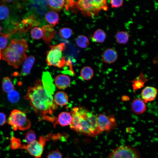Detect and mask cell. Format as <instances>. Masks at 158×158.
Wrapping results in <instances>:
<instances>
[{"instance_id": "cell-1", "label": "cell", "mask_w": 158, "mask_h": 158, "mask_svg": "<svg viewBox=\"0 0 158 158\" xmlns=\"http://www.w3.org/2000/svg\"><path fill=\"white\" fill-rule=\"evenodd\" d=\"M50 75L45 73L42 80H37L33 86L29 87L24 99L29 101L41 120L51 122L55 126L57 118L53 114L58 107L52 95L54 88Z\"/></svg>"}, {"instance_id": "cell-2", "label": "cell", "mask_w": 158, "mask_h": 158, "mask_svg": "<svg viewBox=\"0 0 158 158\" xmlns=\"http://www.w3.org/2000/svg\"><path fill=\"white\" fill-rule=\"evenodd\" d=\"M72 120L70 128L76 132L94 137L102 133L97 122V116L92 112L81 107L73 108L70 112Z\"/></svg>"}, {"instance_id": "cell-3", "label": "cell", "mask_w": 158, "mask_h": 158, "mask_svg": "<svg viewBox=\"0 0 158 158\" xmlns=\"http://www.w3.org/2000/svg\"><path fill=\"white\" fill-rule=\"evenodd\" d=\"M28 48L25 39H13L2 51L1 59L9 65L17 69L26 59V53Z\"/></svg>"}, {"instance_id": "cell-4", "label": "cell", "mask_w": 158, "mask_h": 158, "mask_svg": "<svg viewBox=\"0 0 158 158\" xmlns=\"http://www.w3.org/2000/svg\"><path fill=\"white\" fill-rule=\"evenodd\" d=\"M76 6L83 14L89 16L97 14L102 10L108 9L107 2L104 0H80L75 1Z\"/></svg>"}, {"instance_id": "cell-5", "label": "cell", "mask_w": 158, "mask_h": 158, "mask_svg": "<svg viewBox=\"0 0 158 158\" xmlns=\"http://www.w3.org/2000/svg\"><path fill=\"white\" fill-rule=\"evenodd\" d=\"M50 49L47 52L46 61L50 66L61 68L66 63L62 52L65 49V45L62 43L55 45H50Z\"/></svg>"}, {"instance_id": "cell-6", "label": "cell", "mask_w": 158, "mask_h": 158, "mask_svg": "<svg viewBox=\"0 0 158 158\" xmlns=\"http://www.w3.org/2000/svg\"><path fill=\"white\" fill-rule=\"evenodd\" d=\"M7 122L15 131L25 130L29 129L31 126V122L27 118L26 114L16 109L11 111Z\"/></svg>"}, {"instance_id": "cell-7", "label": "cell", "mask_w": 158, "mask_h": 158, "mask_svg": "<svg viewBox=\"0 0 158 158\" xmlns=\"http://www.w3.org/2000/svg\"><path fill=\"white\" fill-rule=\"evenodd\" d=\"M109 158H141L138 150L129 145L119 146L112 150Z\"/></svg>"}, {"instance_id": "cell-8", "label": "cell", "mask_w": 158, "mask_h": 158, "mask_svg": "<svg viewBox=\"0 0 158 158\" xmlns=\"http://www.w3.org/2000/svg\"><path fill=\"white\" fill-rule=\"evenodd\" d=\"M47 138L45 136H41L38 140H36L26 145H22L20 148L26 150L35 158H40L43 153Z\"/></svg>"}, {"instance_id": "cell-9", "label": "cell", "mask_w": 158, "mask_h": 158, "mask_svg": "<svg viewBox=\"0 0 158 158\" xmlns=\"http://www.w3.org/2000/svg\"><path fill=\"white\" fill-rule=\"evenodd\" d=\"M98 127L102 132L109 131L114 129L117 124L114 116H108L104 114H100L97 116Z\"/></svg>"}, {"instance_id": "cell-10", "label": "cell", "mask_w": 158, "mask_h": 158, "mask_svg": "<svg viewBox=\"0 0 158 158\" xmlns=\"http://www.w3.org/2000/svg\"><path fill=\"white\" fill-rule=\"evenodd\" d=\"M157 93V90L155 87L147 86L142 90L141 93V97L145 103L151 101L155 98Z\"/></svg>"}, {"instance_id": "cell-11", "label": "cell", "mask_w": 158, "mask_h": 158, "mask_svg": "<svg viewBox=\"0 0 158 158\" xmlns=\"http://www.w3.org/2000/svg\"><path fill=\"white\" fill-rule=\"evenodd\" d=\"M102 57L104 62L108 64L113 63L115 62L118 59V53L114 49L112 48H109L104 51Z\"/></svg>"}, {"instance_id": "cell-12", "label": "cell", "mask_w": 158, "mask_h": 158, "mask_svg": "<svg viewBox=\"0 0 158 158\" xmlns=\"http://www.w3.org/2000/svg\"><path fill=\"white\" fill-rule=\"evenodd\" d=\"M54 83L58 89H63L69 86L71 83V79L67 75L60 74L55 77Z\"/></svg>"}, {"instance_id": "cell-13", "label": "cell", "mask_w": 158, "mask_h": 158, "mask_svg": "<svg viewBox=\"0 0 158 158\" xmlns=\"http://www.w3.org/2000/svg\"><path fill=\"white\" fill-rule=\"evenodd\" d=\"M131 108L135 114L139 115L144 112L146 109V107L142 99L137 98L134 99L132 101Z\"/></svg>"}, {"instance_id": "cell-14", "label": "cell", "mask_w": 158, "mask_h": 158, "mask_svg": "<svg viewBox=\"0 0 158 158\" xmlns=\"http://www.w3.org/2000/svg\"><path fill=\"white\" fill-rule=\"evenodd\" d=\"M42 29L44 33L43 39L45 42L49 44L55 36V30L52 25H49L43 26Z\"/></svg>"}, {"instance_id": "cell-15", "label": "cell", "mask_w": 158, "mask_h": 158, "mask_svg": "<svg viewBox=\"0 0 158 158\" xmlns=\"http://www.w3.org/2000/svg\"><path fill=\"white\" fill-rule=\"evenodd\" d=\"M22 23L23 26L20 30L25 32L27 31L34 26L38 25L40 23L35 16H31L23 19Z\"/></svg>"}, {"instance_id": "cell-16", "label": "cell", "mask_w": 158, "mask_h": 158, "mask_svg": "<svg viewBox=\"0 0 158 158\" xmlns=\"http://www.w3.org/2000/svg\"><path fill=\"white\" fill-rule=\"evenodd\" d=\"M35 60L34 56L32 55L26 58L23 63L21 71V73L22 75L26 76L29 74Z\"/></svg>"}, {"instance_id": "cell-17", "label": "cell", "mask_w": 158, "mask_h": 158, "mask_svg": "<svg viewBox=\"0 0 158 158\" xmlns=\"http://www.w3.org/2000/svg\"><path fill=\"white\" fill-rule=\"evenodd\" d=\"M72 120V116L70 113L62 112L59 115L57 119L56 124L65 126L70 125Z\"/></svg>"}, {"instance_id": "cell-18", "label": "cell", "mask_w": 158, "mask_h": 158, "mask_svg": "<svg viewBox=\"0 0 158 158\" xmlns=\"http://www.w3.org/2000/svg\"><path fill=\"white\" fill-rule=\"evenodd\" d=\"M54 100L56 105L63 106L66 105L67 103L68 97L65 92L59 91L55 94L54 97Z\"/></svg>"}, {"instance_id": "cell-19", "label": "cell", "mask_w": 158, "mask_h": 158, "mask_svg": "<svg viewBox=\"0 0 158 158\" xmlns=\"http://www.w3.org/2000/svg\"><path fill=\"white\" fill-rule=\"evenodd\" d=\"M45 18L49 23L55 26L59 23V14L56 12L50 11L46 14Z\"/></svg>"}, {"instance_id": "cell-20", "label": "cell", "mask_w": 158, "mask_h": 158, "mask_svg": "<svg viewBox=\"0 0 158 158\" xmlns=\"http://www.w3.org/2000/svg\"><path fill=\"white\" fill-rule=\"evenodd\" d=\"M10 15L8 7L3 4H0V21L5 23L9 20Z\"/></svg>"}, {"instance_id": "cell-21", "label": "cell", "mask_w": 158, "mask_h": 158, "mask_svg": "<svg viewBox=\"0 0 158 158\" xmlns=\"http://www.w3.org/2000/svg\"><path fill=\"white\" fill-rule=\"evenodd\" d=\"M49 8L56 11H60L64 6L65 0H48L47 1Z\"/></svg>"}, {"instance_id": "cell-22", "label": "cell", "mask_w": 158, "mask_h": 158, "mask_svg": "<svg viewBox=\"0 0 158 158\" xmlns=\"http://www.w3.org/2000/svg\"><path fill=\"white\" fill-rule=\"evenodd\" d=\"M2 87L3 91L6 93H8L15 89L11 79L7 77H5L3 78Z\"/></svg>"}, {"instance_id": "cell-23", "label": "cell", "mask_w": 158, "mask_h": 158, "mask_svg": "<svg viewBox=\"0 0 158 158\" xmlns=\"http://www.w3.org/2000/svg\"><path fill=\"white\" fill-rule=\"evenodd\" d=\"M106 38V34L104 31L101 29H98L94 32L92 40L95 42L102 43L104 41Z\"/></svg>"}, {"instance_id": "cell-24", "label": "cell", "mask_w": 158, "mask_h": 158, "mask_svg": "<svg viewBox=\"0 0 158 158\" xmlns=\"http://www.w3.org/2000/svg\"><path fill=\"white\" fill-rule=\"evenodd\" d=\"M129 34L126 31H118L116 35V41L120 44H126L129 40Z\"/></svg>"}, {"instance_id": "cell-25", "label": "cell", "mask_w": 158, "mask_h": 158, "mask_svg": "<svg viewBox=\"0 0 158 158\" xmlns=\"http://www.w3.org/2000/svg\"><path fill=\"white\" fill-rule=\"evenodd\" d=\"M94 75V71L90 67L86 66L83 67L80 71V76L84 80H90Z\"/></svg>"}, {"instance_id": "cell-26", "label": "cell", "mask_w": 158, "mask_h": 158, "mask_svg": "<svg viewBox=\"0 0 158 158\" xmlns=\"http://www.w3.org/2000/svg\"><path fill=\"white\" fill-rule=\"evenodd\" d=\"M76 43L79 47L82 48H85L88 46L89 43V39L85 36L80 35L76 38Z\"/></svg>"}, {"instance_id": "cell-27", "label": "cell", "mask_w": 158, "mask_h": 158, "mask_svg": "<svg viewBox=\"0 0 158 158\" xmlns=\"http://www.w3.org/2000/svg\"><path fill=\"white\" fill-rule=\"evenodd\" d=\"M31 35L35 39L38 40L42 37L44 33L42 29L38 27H35L31 30Z\"/></svg>"}, {"instance_id": "cell-28", "label": "cell", "mask_w": 158, "mask_h": 158, "mask_svg": "<svg viewBox=\"0 0 158 158\" xmlns=\"http://www.w3.org/2000/svg\"><path fill=\"white\" fill-rule=\"evenodd\" d=\"M7 98L11 103H16L20 100V95L18 92L13 90L8 93Z\"/></svg>"}, {"instance_id": "cell-29", "label": "cell", "mask_w": 158, "mask_h": 158, "mask_svg": "<svg viewBox=\"0 0 158 158\" xmlns=\"http://www.w3.org/2000/svg\"><path fill=\"white\" fill-rule=\"evenodd\" d=\"M11 35L6 33L0 34V49H4L7 46L8 38Z\"/></svg>"}, {"instance_id": "cell-30", "label": "cell", "mask_w": 158, "mask_h": 158, "mask_svg": "<svg viewBox=\"0 0 158 158\" xmlns=\"http://www.w3.org/2000/svg\"><path fill=\"white\" fill-rule=\"evenodd\" d=\"M73 33L72 30L68 28H62L59 31V36L62 38L67 39L71 37Z\"/></svg>"}, {"instance_id": "cell-31", "label": "cell", "mask_w": 158, "mask_h": 158, "mask_svg": "<svg viewBox=\"0 0 158 158\" xmlns=\"http://www.w3.org/2000/svg\"><path fill=\"white\" fill-rule=\"evenodd\" d=\"M36 135L34 131L30 130L25 134V141L28 144L31 143L36 140Z\"/></svg>"}, {"instance_id": "cell-32", "label": "cell", "mask_w": 158, "mask_h": 158, "mask_svg": "<svg viewBox=\"0 0 158 158\" xmlns=\"http://www.w3.org/2000/svg\"><path fill=\"white\" fill-rule=\"evenodd\" d=\"M21 145L20 139L13 137L11 140V148L15 150L20 148Z\"/></svg>"}, {"instance_id": "cell-33", "label": "cell", "mask_w": 158, "mask_h": 158, "mask_svg": "<svg viewBox=\"0 0 158 158\" xmlns=\"http://www.w3.org/2000/svg\"><path fill=\"white\" fill-rule=\"evenodd\" d=\"M62 154L57 149L53 150L49 152L47 158H62Z\"/></svg>"}, {"instance_id": "cell-34", "label": "cell", "mask_w": 158, "mask_h": 158, "mask_svg": "<svg viewBox=\"0 0 158 158\" xmlns=\"http://www.w3.org/2000/svg\"><path fill=\"white\" fill-rule=\"evenodd\" d=\"M123 2V0H111L110 1V3L112 8H117L122 6Z\"/></svg>"}, {"instance_id": "cell-35", "label": "cell", "mask_w": 158, "mask_h": 158, "mask_svg": "<svg viewBox=\"0 0 158 158\" xmlns=\"http://www.w3.org/2000/svg\"><path fill=\"white\" fill-rule=\"evenodd\" d=\"M6 116L5 114L0 112V126L4 125L6 122Z\"/></svg>"}, {"instance_id": "cell-36", "label": "cell", "mask_w": 158, "mask_h": 158, "mask_svg": "<svg viewBox=\"0 0 158 158\" xmlns=\"http://www.w3.org/2000/svg\"><path fill=\"white\" fill-rule=\"evenodd\" d=\"M2 1L4 3H10L12 1H13V0H2Z\"/></svg>"}, {"instance_id": "cell-37", "label": "cell", "mask_w": 158, "mask_h": 158, "mask_svg": "<svg viewBox=\"0 0 158 158\" xmlns=\"http://www.w3.org/2000/svg\"><path fill=\"white\" fill-rule=\"evenodd\" d=\"M1 59V49H0V60Z\"/></svg>"}, {"instance_id": "cell-38", "label": "cell", "mask_w": 158, "mask_h": 158, "mask_svg": "<svg viewBox=\"0 0 158 158\" xmlns=\"http://www.w3.org/2000/svg\"><path fill=\"white\" fill-rule=\"evenodd\" d=\"M1 30H2V28H1V26L0 25V34L1 32Z\"/></svg>"}, {"instance_id": "cell-39", "label": "cell", "mask_w": 158, "mask_h": 158, "mask_svg": "<svg viewBox=\"0 0 158 158\" xmlns=\"http://www.w3.org/2000/svg\"></svg>"}]
</instances>
